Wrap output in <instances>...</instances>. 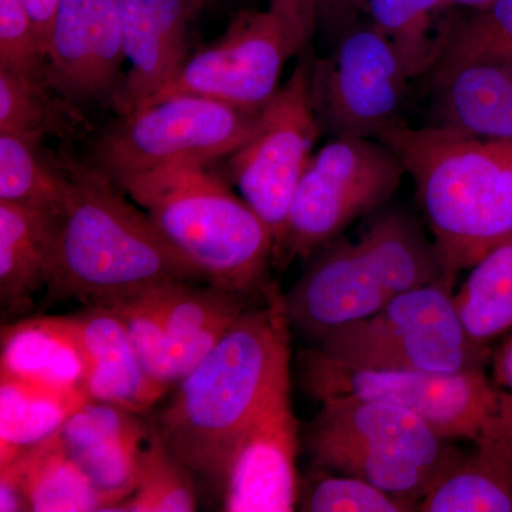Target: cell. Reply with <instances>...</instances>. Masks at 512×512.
Masks as SVG:
<instances>
[{"label":"cell","instance_id":"obj_1","mask_svg":"<svg viewBox=\"0 0 512 512\" xmlns=\"http://www.w3.org/2000/svg\"><path fill=\"white\" fill-rule=\"evenodd\" d=\"M291 323L278 289L242 313L174 386L154 426L195 476L220 490L229 458L269 400L291 384Z\"/></svg>","mask_w":512,"mask_h":512},{"label":"cell","instance_id":"obj_2","mask_svg":"<svg viewBox=\"0 0 512 512\" xmlns=\"http://www.w3.org/2000/svg\"><path fill=\"white\" fill-rule=\"evenodd\" d=\"M63 157L72 191L59 215L47 302L109 305L171 282H205L119 185L89 161Z\"/></svg>","mask_w":512,"mask_h":512},{"label":"cell","instance_id":"obj_3","mask_svg":"<svg viewBox=\"0 0 512 512\" xmlns=\"http://www.w3.org/2000/svg\"><path fill=\"white\" fill-rule=\"evenodd\" d=\"M377 140L412 177L444 274L454 281L512 234V141L394 124Z\"/></svg>","mask_w":512,"mask_h":512},{"label":"cell","instance_id":"obj_4","mask_svg":"<svg viewBox=\"0 0 512 512\" xmlns=\"http://www.w3.org/2000/svg\"><path fill=\"white\" fill-rule=\"evenodd\" d=\"M205 161L184 160L120 188L207 284L268 298L274 238L247 201Z\"/></svg>","mask_w":512,"mask_h":512},{"label":"cell","instance_id":"obj_5","mask_svg":"<svg viewBox=\"0 0 512 512\" xmlns=\"http://www.w3.org/2000/svg\"><path fill=\"white\" fill-rule=\"evenodd\" d=\"M311 259L282 298L291 326L316 343L375 315L400 293L451 281L433 239L403 211L377 215L357 241L340 237Z\"/></svg>","mask_w":512,"mask_h":512},{"label":"cell","instance_id":"obj_6","mask_svg":"<svg viewBox=\"0 0 512 512\" xmlns=\"http://www.w3.org/2000/svg\"><path fill=\"white\" fill-rule=\"evenodd\" d=\"M393 404L330 397L305 433L313 467L362 478L419 504L463 451Z\"/></svg>","mask_w":512,"mask_h":512},{"label":"cell","instance_id":"obj_7","mask_svg":"<svg viewBox=\"0 0 512 512\" xmlns=\"http://www.w3.org/2000/svg\"><path fill=\"white\" fill-rule=\"evenodd\" d=\"M451 291L453 282L441 281L400 293L375 315L330 330L316 348L363 369L484 370L488 348L468 335Z\"/></svg>","mask_w":512,"mask_h":512},{"label":"cell","instance_id":"obj_8","mask_svg":"<svg viewBox=\"0 0 512 512\" xmlns=\"http://www.w3.org/2000/svg\"><path fill=\"white\" fill-rule=\"evenodd\" d=\"M404 165L377 138H332L313 154L293 194L274 266L311 259L399 190Z\"/></svg>","mask_w":512,"mask_h":512},{"label":"cell","instance_id":"obj_9","mask_svg":"<svg viewBox=\"0 0 512 512\" xmlns=\"http://www.w3.org/2000/svg\"><path fill=\"white\" fill-rule=\"evenodd\" d=\"M259 114L191 94L165 97L120 116L86 160L119 187L177 161L215 163L247 140Z\"/></svg>","mask_w":512,"mask_h":512},{"label":"cell","instance_id":"obj_10","mask_svg":"<svg viewBox=\"0 0 512 512\" xmlns=\"http://www.w3.org/2000/svg\"><path fill=\"white\" fill-rule=\"evenodd\" d=\"M305 392L322 402L352 396L402 407L450 441H474L503 409L505 390L484 370L431 373L345 365L318 348L299 355Z\"/></svg>","mask_w":512,"mask_h":512},{"label":"cell","instance_id":"obj_11","mask_svg":"<svg viewBox=\"0 0 512 512\" xmlns=\"http://www.w3.org/2000/svg\"><path fill=\"white\" fill-rule=\"evenodd\" d=\"M312 60L311 53L299 60L247 140L225 158L228 180L271 231L274 256L293 194L322 134L312 100Z\"/></svg>","mask_w":512,"mask_h":512},{"label":"cell","instance_id":"obj_12","mask_svg":"<svg viewBox=\"0 0 512 512\" xmlns=\"http://www.w3.org/2000/svg\"><path fill=\"white\" fill-rule=\"evenodd\" d=\"M412 77L389 37L357 29L312 60L311 90L320 131L332 138H377L403 121Z\"/></svg>","mask_w":512,"mask_h":512},{"label":"cell","instance_id":"obj_13","mask_svg":"<svg viewBox=\"0 0 512 512\" xmlns=\"http://www.w3.org/2000/svg\"><path fill=\"white\" fill-rule=\"evenodd\" d=\"M293 55L291 36L276 13L242 10L218 39L191 53L173 82L146 104L191 94L259 114L281 89L282 70Z\"/></svg>","mask_w":512,"mask_h":512},{"label":"cell","instance_id":"obj_14","mask_svg":"<svg viewBox=\"0 0 512 512\" xmlns=\"http://www.w3.org/2000/svg\"><path fill=\"white\" fill-rule=\"evenodd\" d=\"M124 55L117 0H59L49 33L46 80L64 100L110 101L123 87Z\"/></svg>","mask_w":512,"mask_h":512},{"label":"cell","instance_id":"obj_15","mask_svg":"<svg viewBox=\"0 0 512 512\" xmlns=\"http://www.w3.org/2000/svg\"><path fill=\"white\" fill-rule=\"evenodd\" d=\"M298 421L291 384L269 400L238 441L221 481L222 510L289 512L299 501Z\"/></svg>","mask_w":512,"mask_h":512},{"label":"cell","instance_id":"obj_16","mask_svg":"<svg viewBox=\"0 0 512 512\" xmlns=\"http://www.w3.org/2000/svg\"><path fill=\"white\" fill-rule=\"evenodd\" d=\"M204 0H117L130 64L113 107L120 116L144 106L187 63L191 26Z\"/></svg>","mask_w":512,"mask_h":512},{"label":"cell","instance_id":"obj_17","mask_svg":"<svg viewBox=\"0 0 512 512\" xmlns=\"http://www.w3.org/2000/svg\"><path fill=\"white\" fill-rule=\"evenodd\" d=\"M143 416L90 399L59 430L67 453L106 498L109 512L136 487L141 451L151 431V421Z\"/></svg>","mask_w":512,"mask_h":512},{"label":"cell","instance_id":"obj_18","mask_svg":"<svg viewBox=\"0 0 512 512\" xmlns=\"http://www.w3.org/2000/svg\"><path fill=\"white\" fill-rule=\"evenodd\" d=\"M69 318L86 360L87 396L130 412H150L170 387L147 372L119 315L109 306L87 305Z\"/></svg>","mask_w":512,"mask_h":512},{"label":"cell","instance_id":"obj_19","mask_svg":"<svg viewBox=\"0 0 512 512\" xmlns=\"http://www.w3.org/2000/svg\"><path fill=\"white\" fill-rule=\"evenodd\" d=\"M154 292L167 338L171 387L215 348L254 299L207 282H171L157 286Z\"/></svg>","mask_w":512,"mask_h":512},{"label":"cell","instance_id":"obj_20","mask_svg":"<svg viewBox=\"0 0 512 512\" xmlns=\"http://www.w3.org/2000/svg\"><path fill=\"white\" fill-rule=\"evenodd\" d=\"M470 453L441 474L419 512H512V393L473 441Z\"/></svg>","mask_w":512,"mask_h":512},{"label":"cell","instance_id":"obj_21","mask_svg":"<svg viewBox=\"0 0 512 512\" xmlns=\"http://www.w3.org/2000/svg\"><path fill=\"white\" fill-rule=\"evenodd\" d=\"M429 126L512 141V62L464 64L430 74Z\"/></svg>","mask_w":512,"mask_h":512},{"label":"cell","instance_id":"obj_22","mask_svg":"<svg viewBox=\"0 0 512 512\" xmlns=\"http://www.w3.org/2000/svg\"><path fill=\"white\" fill-rule=\"evenodd\" d=\"M57 212L0 201V306L3 322L22 318L46 289L55 252Z\"/></svg>","mask_w":512,"mask_h":512},{"label":"cell","instance_id":"obj_23","mask_svg":"<svg viewBox=\"0 0 512 512\" xmlns=\"http://www.w3.org/2000/svg\"><path fill=\"white\" fill-rule=\"evenodd\" d=\"M0 375L56 389H82L86 360L69 316L3 323Z\"/></svg>","mask_w":512,"mask_h":512},{"label":"cell","instance_id":"obj_24","mask_svg":"<svg viewBox=\"0 0 512 512\" xmlns=\"http://www.w3.org/2000/svg\"><path fill=\"white\" fill-rule=\"evenodd\" d=\"M15 483L32 512L107 511L109 503L64 448L59 433L23 451L0 467Z\"/></svg>","mask_w":512,"mask_h":512},{"label":"cell","instance_id":"obj_25","mask_svg":"<svg viewBox=\"0 0 512 512\" xmlns=\"http://www.w3.org/2000/svg\"><path fill=\"white\" fill-rule=\"evenodd\" d=\"M89 400L82 389H56L0 375V467L59 433Z\"/></svg>","mask_w":512,"mask_h":512},{"label":"cell","instance_id":"obj_26","mask_svg":"<svg viewBox=\"0 0 512 512\" xmlns=\"http://www.w3.org/2000/svg\"><path fill=\"white\" fill-rule=\"evenodd\" d=\"M39 138L0 134V201L63 211L72 178L63 156H53Z\"/></svg>","mask_w":512,"mask_h":512},{"label":"cell","instance_id":"obj_27","mask_svg":"<svg viewBox=\"0 0 512 512\" xmlns=\"http://www.w3.org/2000/svg\"><path fill=\"white\" fill-rule=\"evenodd\" d=\"M468 335L487 346L512 332V234L468 269L454 295Z\"/></svg>","mask_w":512,"mask_h":512},{"label":"cell","instance_id":"obj_28","mask_svg":"<svg viewBox=\"0 0 512 512\" xmlns=\"http://www.w3.org/2000/svg\"><path fill=\"white\" fill-rule=\"evenodd\" d=\"M83 128L79 109L59 96L46 77L0 69V134L72 140Z\"/></svg>","mask_w":512,"mask_h":512},{"label":"cell","instance_id":"obj_29","mask_svg":"<svg viewBox=\"0 0 512 512\" xmlns=\"http://www.w3.org/2000/svg\"><path fill=\"white\" fill-rule=\"evenodd\" d=\"M446 0H366V12L390 42L412 79L429 74L443 50L446 26L434 15Z\"/></svg>","mask_w":512,"mask_h":512},{"label":"cell","instance_id":"obj_30","mask_svg":"<svg viewBox=\"0 0 512 512\" xmlns=\"http://www.w3.org/2000/svg\"><path fill=\"white\" fill-rule=\"evenodd\" d=\"M195 474L165 444L153 421L141 451L136 487L117 512H192L198 508Z\"/></svg>","mask_w":512,"mask_h":512},{"label":"cell","instance_id":"obj_31","mask_svg":"<svg viewBox=\"0 0 512 512\" xmlns=\"http://www.w3.org/2000/svg\"><path fill=\"white\" fill-rule=\"evenodd\" d=\"M512 62V0H494L446 25L443 50L430 74L464 64Z\"/></svg>","mask_w":512,"mask_h":512},{"label":"cell","instance_id":"obj_32","mask_svg":"<svg viewBox=\"0 0 512 512\" xmlns=\"http://www.w3.org/2000/svg\"><path fill=\"white\" fill-rule=\"evenodd\" d=\"M298 507L308 512L417 511V504L387 493L369 481L319 467L311 471L299 491Z\"/></svg>","mask_w":512,"mask_h":512},{"label":"cell","instance_id":"obj_33","mask_svg":"<svg viewBox=\"0 0 512 512\" xmlns=\"http://www.w3.org/2000/svg\"><path fill=\"white\" fill-rule=\"evenodd\" d=\"M154 289L104 306H109L123 320L131 343L147 372L158 382L173 389L168 382L167 338L163 316Z\"/></svg>","mask_w":512,"mask_h":512},{"label":"cell","instance_id":"obj_34","mask_svg":"<svg viewBox=\"0 0 512 512\" xmlns=\"http://www.w3.org/2000/svg\"><path fill=\"white\" fill-rule=\"evenodd\" d=\"M0 69L46 77V50L22 0H0Z\"/></svg>","mask_w":512,"mask_h":512},{"label":"cell","instance_id":"obj_35","mask_svg":"<svg viewBox=\"0 0 512 512\" xmlns=\"http://www.w3.org/2000/svg\"><path fill=\"white\" fill-rule=\"evenodd\" d=\"M25 8L28 9L30 18L35 22L37 32L45 46L47 56V43H49L50 28L59 0H22Z\"/></svg>","mask_w":512,"mask_h":512},{"label":"cell","instance_id":"obj_36","mask_svg":"<svg viewBox=\"0 0 512 512\" xmlns=\"http://www.w3.org/2000/svg\"><path fill=\"white\" fill-rule=\"evenodd\" d=\"M316 15L329 19L348 18L355 12H366V0H315Z\"/></svg>","mask_w":512,"mask_h":512},{"label":"cell","instance_id":"obj_37","mask_svg":"<svg viewBox=\"0 0 512 512\" xmlns=\"http://www.w3.org/2000/svg\"><path fill=\"white\" fill-rule=\"evenodd\" d=\"M494 382L512 393V332L494 356Z\"/></svg>","mask_w":512,"mask_h":512},{"label":"cell","instance_id":"obj_38","mask_svg":"<svg viewBox=\"0 0 512 512\" xmlns=\"http://www.w3.org/2000/svg\"><path fill=\"white\" fill-rule=\"evenodd\" d=\"M25 495L8 478L0 477V512H28Z\"/></svg>","mask_w":512,"mask_h":512},{"label":"cell","instance_id":"obj_39","mask_svg":"<svg viewBox=\"0 0 512 512\" xmlns=\"http://www.w3.org/2000/svg\"><path fill=\"white\" fill-rule=\"evenodd\" d=\"M494 0H446V6H466L471 9H481L484 6L490 5Z\"/></svg>","mask_w":512,"mask_h":512}]
</instances>
